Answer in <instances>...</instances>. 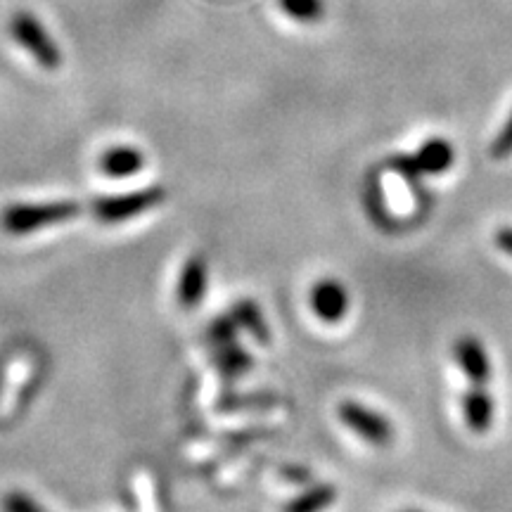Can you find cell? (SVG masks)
Returning <instances> with one entry per match:
<instances>
[{
    "mask_svg": "<svg viewBox=\"0 0 512 512\" xmlns=\"http://www.w3.org/2000/svg\"><path fill=\"white\" fill-rule=\"evenodd\" d=\"M81 214V207L76 202L60 200V202H29V204H10L0 214V226L8 235H34L38 230H46L50 226H60L76 219Z\"/></svg>",
    "mask_w": 512,
    "mask_h": 512,
    "instance_id": "obj_1",
    "label": "cell"
},
{
    "mask_svg": "<svg viewBox=\"0 0 512 512\" xmlns=\"http://www.w3.org/2000/svg\"><path fill=\"white\" fill-rule=\"evenodd\" d=\"M10 36L17 46H22L31 55L38 67L55 72L62 64V53L38 19L31 12H15L10 19Z\"/></svg>",
    "mask_w": 512,
    "mask_h": 512,
    "instance_id": "obj_2",
    "label": "cell"
},
{
    "mask_svg": "<svg viewBox=\"0 0 512 512\" xmlns=\"http://www.w3.org/2000/svg\"><path fill=\"white\" fill-rule=\"evenodd\" d=\"M166 200V190L162 185H152V188H143L136 192H126V195H112V197H100L93 202V216L100 223H124L138 216L147 214L155 207H159Z\"/></svg>",
    "mask_w": 512,
    "mask_h": 512,
    "instance_id": "obj_3",
    "label": "cell"
},
{
    "mask_svg": "<svg viewBox=\"0 0 512 512\" xmlns=\"http://www.w3.org/2000/svg\"><path fill=\"white\" fill-rule=\"evenodd\" d=\"M453 162H456V150L453 145L448 143L446 138H432L427 143H422V147L413 155H399L394 157L389 166L401 174L403 178L415 183L420 176H439L446 174L451 169Z\"/></svg>",
    "mask_w": 512,
    "mask_h": 512,
    "instance_id": "obj_4",
    "label": "cell"
},
{
    "mask_svg": "<svg viewBox=\"0 0 512 512\" xmlns=\"http://www.w3.org/2000/svg\"><path fill=\"white\" fill-rule=\"evenodd\" d=\"M339 420L349 427L351 432L358 434L363 441L373 446H389L394 439V427L387 420V415L373 411L358 401H342L337 408Z\"/></svg>",
    "mask_w": 512,
    "mask_h": 512,
    "instance_id": "obj_5",
    "label": "cell"
},
{
    "mask_svg": "<svg viewBox=\"0 0 512 512\" xmlns=\"http://www.w3.org/2000/svg\"><path fill=\"white\" fill-rule=\"evenodd\" d=\"M311 309L323 323H339L349 313V292L337 278H320L311 290Z\"/></svg>",
    "mask_w": 512,
    "mask_h": 512,
    "instance_id": "obj_6",
    "label": "cell"
},
{
    "mask_svg": "<svg viewBox=\"0 0 512 512\" xmlns=\"http://www.w3.org/2000/svg\"><path fill=\"white\" fill-rule=\"evenodd\" d=\"M453 356L472 384H486L491 377V361L486 354L482 339L475 335H463L453 344Z\"/></svg>",
    "mask_w": 512,
    "mask_h": 512,
    "instance_id": "obj_7",
    "label": "cell"
},
{
    "mask_svg": "<svg viewBox=\"0 0 512 512\" xmlns=\"http://www.w3.org/2000/svg\"><path fill=\"white\" fill-rule=\"evenodd\" d=\"M207 278H209V266L200 254L190 256L183 264L181 278H178V304L185 311H195L202 304L204 292H207Z\"/></svg>",
    "mask_w": 512,
    "mask_h": 512,
    "instance_id": "obj_8",
    "label": "cell"
},
{
    "mask_svg": "<svg viewBox=\"0 0 512 512\" xmlns=\"http://www.w3.org/2000/svg\"><path fill=\"white\" fill-rule=\"evenodd\" d=\"M494 413V396L486 392L484 384H472V387L463 394L465 425L470 427L472 432H486L491 427V422H494Z\"/></svg>",
    "mask_w": 512,
    "mask_h": 512,
    "instance_id": "obj_9",
    "label": "cell"
},
{
    "mask_svg": "<svg viewBox=\"0 0 512 512\" xmlns=\"http://www.w3.org/2000/svg\"><path fill=\"white\" fill-rule=\"evenodd\" d=\"M98 164L107 178H131L143 171L145 155L133 145H117L110 147Z\"/></svg>",
    "mask_w": 512,
    "mask_h": 512,
    "instance_id": "obj_10",
    "label": "cell"
},
{
    "mask_svg": "<svg viewBox=\"0 0 512 512\" xmlns=\"http://www.w3.org/2000/svg\"><path fill=\"white\" fill-rule=\"evenodd\" d=\"M230 318L235 320L238 328H245L259 344L271 342V330H268L264 313H261V309L256 306V302H252V299H242V302L235 304Z\"/></svg>",
    "mask_w": 512,
    "mask_h": 512,
    "instance_id": "obj_11",
    "label": "cell"
},
{
    "mask_svg": "<svg viewBox=\"0 0 512 512\" xmlns=\"http://www.w3.org/2000/svg\"><path fill=\"white\" fill-rule=\"evenodd\" d=\"M337 501V489L332 484H316L294 496L283 512H325Z\"/></svg>",
    "mask_w": 512,
    "mask_h": 512,
    "instance_id": "obj_12",
    "label": "cell"
},
{
    "mask_svg": "<svg viewBox=\"0 0 512 512\" xmlns=\"http://www.w3.org/2000/svg\"><path fill=\"white\" fill-rule=\"evenodd\" d=\"M31 373H34V361H31L29 356L17 358L15 366L10 368V382L5 384L3 399H0V415H10L12 411H15L17 396H19V392H22L24 384H27Z\"/></svg>",
    "mask_w": 512,
    "mask_h": 512,
    "instance_id": "obj_13",
    "label": "cell"
},
{
    "mask_svg": "<svg viewBox=\"0 0 512 512\" xmlns=\"http://www.w3.org/2000/svg\"><path fill=\"white\" fill-rule=\"evenodd\" d=\"M216 366L223 373V377H238L245 370L252 368V358L238 342H228L223 347H216Z\"/></svg>",
    "mask_w": 512,
    "mask_h": 512,
    "instance_id": "obj_14",
    "label": "cell"
},
{
    "mask_svg": "<svg viewBox=\"0 0 512 512\" xmlns=\"http://www.w3.org/2000/svg\"><path fill=\"white\" fill-rule=\"evenodd\" d=\"M278 5L299 24H318L325 17V0H278Z\"/></svg>",
    "mask_w": 512,
    "mask_h": 512,
    "instance_id": "obj_15",
    "label": "cell"
},
{
    "mask_svg": "<svg viewBox=\"0 0 512 512\" xmlns=\"http://www.w3.org/2000/svg\"><path fill=\"white\" fill-rule=\"evenodd\" d=\"M235 330H238V325H235L233 318H219L209 328L207 337H209V342L214 344V347H223V344L235 342Z\"/></svg>",
    "mask_w": 512,
    "mask_h": 512,
    "instance_id": "obj_16",
    "label": "cell"
},
{
    "mask_svg": "<svg viewBox=\"0 0 512 512\" xmlns=\"http://www.w3.org/2000/svg\"><path fill=\"white\" fill-rule=\"evenodd\" d=\"M491 157L494 159H508L512 157V112L508 121H505L501 131H498V136L494 138V143L489 147Z\"/></svg>",
    "mask_w": 512,
    "mask_h": 512,
    "instance_id": "obj_17",
    "label": "cell"
},
{
    "mask_svg": "<svg viewBox=\"0 0 512 512\" xmlns=\"http://www.w3.org/2000/svg\"><path fill=\"white\" fill-rule=\"evenodd\" d=\"M3 510L5 512H46L41 505H36L29 496L19 494V491H12L3 498Z\"/></svg>",
    "mask_w": 512,
    "mask_h": 512,
    "instance_id": "obj_18",
    "label": "cell"
},
{
    "mask_svg": "<svg viewBox=\"0 0 512 512\" xmlns=\"http://www.w3.org/2000/svg\"><path fill=\"white\" fill-rule=\"evenodd\" d=\"M496 245L501 252L512 256V226H503L496 230Z\"/></svg>",
    "mask_w": 512,
    "mask_h": 512,
    "instance_id": "obj_19",
    "label": "cell"
},
{
    "mask_svg": "<svg viewBox=\"0 0 512 512\" xmlns=\"http://www.w3.org/2000/svg\"><path fill=\"white\" fill-rule=\"evenodd\" d=\"M287 475H290V479H294V482H311V472L309 470H299V467H287Z\"/></svg>",
    "mask_w": 512,
    "mask_h": 512,
    "instance_id": "obj_20",
    "label": "cell"
},
{
    "mask_svg": "<svg viewBox=\"0 0 512 512\" xmlns=\"http://www.w3.org/2000/svg\"><path fill=\"white\" fill-rule=\"evenodd\" d=\"M403 512H422V510H403Z\"/></svg>",
    "mask_w": 512,
    "mask_h": 512,
    "instance_id": "obj_21",
    "label": "cell"
}]
</instances>
